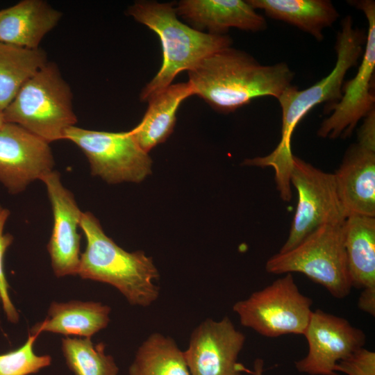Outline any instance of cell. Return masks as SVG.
<instances>
[{"mask_svg": "<svg viewBox=\"0 0 375 375\" xmlns=\"http://www.w3.org/2000/svg\"><path fill=\"white\" fill-rule=\"evenodd\" d=\"M358 306L360 310L375 316V287L362 289Z\"/></svg>", "mask_w": 375, "mask_h": 375, "instance_id": "cell-29", "label": "cell"}, {"mask_svg": "<svg viewBox=\"0 0 375 375\" xmlns=\"http://www.w3.org/2000/svg\"><path fill=\"white\" fill-rule=\"evenodd\" d=\"M49 142L23 127L5 122L0 127V182L12 194L25 190L53 171Z\"/></svg>", "mask_w": 375, "mask_h": 375, "instance_id": "cell-13", "label": "cell"}, {"mask_svg": "<svg viewBox=\"0 0 375 375\" xmlns=\"http://www.w3.org/2000/svg\"><path fill=\"white\" fill-rule=\"evenodd\" d=\"M2 115L5 122L49 143L64 139L66 130L77 122L71 88L57 65L49 62L22 85Z\"/></svg>", "mask_w": 375, "mask_h": 375, "instance_id": "cell-5", "label": "cell"}, {"mask_svg": "<svg viewBox=\"0 0 375 375\" xmlns=\"http://www.w3.org/2000/svg\"><path fill=\"white\" fill-rule=\"evenodd\" d=\"M343 234L352 288L375 287V217L348 215Z\"/></svg>", "mask_w": 375, "mask_h": 375, "instance_id": "cell-20", "label": "cell"}, {"mask_svg": "<svg viewBox=\"0 0 375 375\" xmlns=\"http://www.w3.org/2000/svg\"><path fill=\"white\" fill-rule=\"evenodd\" d=\"M335 371L347 375H375V353L360 347L339 361Z\"/></svg>", "mask_w": 375, "mask_h": 375, "instance_id": "cell-27", "label": "cell"}, {"mask_svg": "<svg viewBox=\"0 0 375 375\" xmlns=\"http://www.w3.org/2000/svg\"><path fill=\"white\" fill-rule=\"evenodd\" d=\"M194 95L214 110L228 113L262 97L278 99L290 85L294 72L285 62L262 65L231 47L203 58L188 71Z\"/></svg>", "mask_w": 375, "mask_h": 375, "instance_id": "cell-2", "label": "cell"}, {"mask_svg": "<svg viewBox=\"0 0 375 375\" xmlns=\"http://www.w3.org/2000/svg\"><path fill=\"white\" fill-rule=\"evenodd\" d=\"M351 4L361 10L366 17V45L356 76L344 85L341 99L326 108L328 112H332L323 120L317 133L322 138L351 136L359 121L374 108L372 85L375 70V3L363 0Z\"/></svg>", "mask_w": 375, "mask_h": 375, "instance_id": "cell-10", "label": "cell"}, {"mask_svg": "<svg viewBox=\"0 0 375 375\" xmlns=\"http://www.w3.org/2000/svg\"><path fill=\"white\" fill-rule=\"evenodd\" d=\"M312 300L299 290L292 273L253 292L233 306L240 324L261 335L276 338L303 335L309 322Z\"/></svg>", "mask_w": 375, "mask_h": 375, "instance_id": "cell-7", "label": "cell"}, {"mask_svg": "<svg viewBox=\"0 0 375 375\" xmlns=\"http://www.w3.org/2000/svg\"><path fill=\"white\" fill-rule=\"evenodd\" d=\"M5 123L2 112L0 111V127Z\"/></svg>", "mask_w": 375, "mask_h": 375, "instance_id": "cell-31", "label": "cell"}, {"mask_svg": "<svg viewBox=\"0 0 375 375\" xmlns=\"http://www.w3.org/2000/svg\"><path fill=\"white\" fill-rule=\"evenodd\" d=\"M44 183L51 204L53 223L47 251L57 277L78 274L81 235L78 233L82 212L73 194L62 184L56 171L46 174Z\"/></svg>", "mask_w": 375, "mask_h": 375, "instance_id": "cell-14", "label": "cell"}, {"mask_svg": "<svg viewBox=\"0 0 375 375\" xmlns=\"http://www.w3.org/2000/svg\"><path fill=\"white\" fill-rule=\"evenodd\" d=\"M62 351L75 375H118L114 358L105 353V344H94L90 338H63Z\"/></svg>", "mask_w": 375, "mask_h": 375, "instance_id": "cell-24", "label": "cell"}, {"mask_svg": "<svg viewBox=\"0 0 375 375\" xmlns=\"http://www.w3.org/2000/svg\"><path fill=\"white\" fill-rule=\"evenodd\" d=\"M264 361L260 358L255 360L253 363V375H262L263 374Z\"/></svg>", "mask_w": 375, "mask_h": 375, "instance_id": "cell-30", "label": "cell"}, {"mask_svg": "<svg viewBox=\"0 0 375 375\" xmlns=\"http://www.w3.org/2000/svg\"><path fill=\"white\" fill-rule=\"evenodd\" d=\"M268 273H302L324 286L337 299L348 296L352 285L344 244L343 224H325L285 252H278L265 264Z\"/></svg>", "mask_w": 375, "mask_h": 375, "instance_id": "cell-6", "label": "cell"}, {"mask_svg": "<svg viewBox=\"0 0 375 375\" xmlns=\"http://www.w3.org/2000/svg\"><path fill=\"white\" fill-rule=\"evenodd\" d=\"M303 335L308 352L294 365L299 372L310 375H338L335 365L366 342L361 329L343 317L320 309L312 310Z\"/></svg>", "mask_w": 375, "mask_h": 375, "instance_id": "cell-12", "label": "cell"}, {"mask_svg": "<svg viewBox=\"0 0 375 375\" xmlns=\"http://www.w3.org/2000/svg\"><path fill=\"white\" fill-rule=\"evenodd\" d=\"M129 375H190L184 351L159 332L151 333L138 347Z\"/></svg>", "mask_w": 375, "mask_h": 375, "instance_id": "cell-22", "label": "cell"}, {"mask_svg": "<svg viewBox=\"0 0 375 375\" xmlns=\"http://www.w3.org/2000/svg\"><path fill=\"white\" fill-rule=\"evenodd\" d=\"M290 183L298 202L288 237L279 252L288 251L316 228L343 224L347 215L337 193L335 176L294 156Z\"/></svg>", "mask_w": 375, "mask_h": 375, "instance_id": "cell-8", "label": "cell"}, {"mask_svg": "<svg viewBox=\"0 0 375 375\" xmlns=\"http://www.w3.org/2000/svg\"><path fill=\"white\" fill-rule=\"evenodd\" d=\"M37 338V335L28 333V339L22 346L0 354V375H29L50 365V356H38L33 351Z\"/></svg>", "mask_w": 375, "mask_h": 375, "instance_id": "cell-25", "label": "cell"}, {"mask_svg": "<svg viewBox=\"0 0 375 375\" xmlns=\"http://www.w3.org/2000/svg\"><path fill=\"white\" fill-rule=\"evenodd\" d=\"M80 227L87 241L78 272L82 278L111 285L132 306L149 307L157 301L160 287L156 282L160 275L151 257L118 246L90 212H82Z\"/></svg>", "mask_w": 375, "mask_h": 375, "instance_id": "cell-3", "label": "cell"}, {"mask_svg": "<svg viewBox=\"0 0 375 375\" xmlns=\"http://www.w3.org/2000/svg\"><path fill=\"white\" fill-rule=\"evenodd\" d=\"M194 95L188 82L169 85L149 101L140 123L131 130L135 140L146 152L165 142L172 133L181 103Z\"/></svg>", "mask_w": 375, "mask_h": 375, "instance_id": "cell-19", "label": "cell"}, {"mask_svg": "<svg viewBox=\"0 0 375 375\" xmlns=\"http://www.w3.org/2000/svg\"><path fill=\"white\" fill-rule=\"evenodd\" d=\"M9 216V210L0 205V299L8 319L16 323L19 320V315L9 296V285L6 278L3 264L5 253L13 241V236L3 231Z\"/></svg>", "mask_w": 375, "mask_h": 375, "instance_id": "cell-26", "label": "cell"}, {"mask_svg": "<svg viewBox=\"0 0 375 375\" xmlns=\"http://www.w3.org/2000/svg\"><path fill=\"white\" fill-rule=\"evenodd\" d=\"M110 313V308L99 302L53 301L49 308L46 319L35 324L29 333L38 336L42 332H51L67 336L91 338L107 327Z\"/></svg>", "mask_w": 375, "mask_h": 375, "instance_id": "cell-18", "label": "cell"}, {"mask_svg": "<svg viewBox=\"0 0 375 375\" xmlns=\"http://www.w3.org/2000/svg\"><path fill=\"white\" fill-rule=\"evenodd\" d=\"M64 139L82 150L93 176L109 183H139L151 173V159L131 131L113 133L72 126L66 130Z\"/></svg>", "mask_w": 375, "mask_h": 375, "instance_id": "cell-9", "label": "cell"}, {"mask_svg": "<svg viewBox=\"0 0 375 375\" xmlns=\"http://www.w3.org/2000/svg\"><path fill=\"white\" fill-rule=\"evenodd\" d=\"M358 142L368 148L375 149V110H371L365 117L358 134Z\"/></svg>", "mask_w": 375, "mask_h": 375, "instance_id": "cell-28", "label": "cell"}, {"mask_svg": "<svg viewBox=\"0 0 375 375\" xmlns=\"http://www.w3.org/2000/svg\"><path fill=\"white\" fill-rule=\"evenodd\" d=\"M128 14L155 32L162 45V65L142 90L144 101L170 85L180 72H188L203 58L232 44L227 35L204 33L182 23L173 3L138 1L129 7Z\"/></svg>", "mask_w": 375, "mask_h": 375, "instance_id": "cell-4", "label": "cell"}, {"mask_svg": "<svg viewBox=\"0 0 375 375\" xmlns=\"http://www.w3.org/2000/svg\"><path fill=\"white\" fill-rule=\"evenodd\" d=\"M176 11L194 29L213 35H225L230 28L257 32L267 26L265 18L247 1L183 0Z\"/></svg>", "mask_w": 375, "mask_h": 375, "instance_id": "cell-16", "label": "cell"}, {"mask_svg": "<svg viewBox=\"0 0 375 375\" xmlns=\"http://www.w3.org/2000/svg\"><path fill=\"white\" fill-rule=\"evenodd\" d=\"M255 10L261 9L269 17L298 27L318 41L323 31L340 17L328 0H248Z\"/></svg>", "mask_w": 375, "mask_h": 375, "instance_id": "cell-21", "label": "cell"}, {"mask_svg": "<svg viewBox=\"0 0 375 375\" xmlns=\"http://www.w3.org/2000/svg\"><path fill=\"white\" fill-rule=\"evenodd\" d=\"M47 61L46 53L0 42V111L13 100L22 85Z\"/></svg>", "mask_w": 375, "mask_h": 375, "instance_id": "cell-23", "label": "cell"}, {"mask_svg": "<svg viewBox=\"0 0 375 375\" xmlns=\"http://www.w3.org/2000/svg\"><path fill=\"white\" fill-rule=\"evenodd\" d=\"M62 13L42 0H23L0 10V42L30 49H38Z\"/></svg>", "mask_w": 375, "mask_h": 375, "instance_id": "cell-17", "label": "cell"}, {"mask_svg": "<svg viewBox=\"0 0 375 375\" xmlns=\"http://www.w3.org/2000/svg\"><path fill=\"white\" fill-rule=\"evenodd\" d=\"M246 340L228 316L208 318L192 332L184 351L190 375H242L247 369L238 361Z\"/></svg>", "mask_w": 375, "mask_h": 375, "instance_id": "cell-11", "label": "cell"}, {"mask_svg": "<svg viewBox=\"0 0 375 375\" xmlns=\"http://www.w3.org/2000/svg\"><path fill=\"white\" fill-rule=\"evenodd\" d=\"M341 25L337 35V60L334 68L326 76L305 90H299L291 85L282 92L277 99L282 111L279 143L268 155L244 161L245 165L272 167L276 188L285 201L292 199L290 174L294 155L291 139L297 125L318 104L324 102L333 104L341 99L345 75L358 63L363 53L362 45L366 42L365 32L353 27L350 15L342 19Z\"/></svg>", "mask_w": 375, "mask_h": 375, "instance_id": "cell-1", "label": "cell"}, {"mask_svg": "<svg viewBox=\"0 0 375 375\" xmlns=\"http://www.w3.org/2000/svg\"><path fill=\"white\" fill-rule=\"evenodd\" d=\"M333 174L347 215L375 217V149L358 142L351 145Z\"/></svg>", "mask_w": 375, "mask_h": 375, "instance_id": "cell-15", "label": "cell"}]
</instances>
